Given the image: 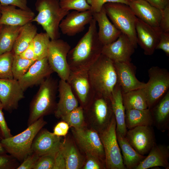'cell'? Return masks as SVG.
Instances as JSON below:
<instances>
[{
  "label": "cell",
  "mask_w": 169,
  "mask_h": 169,
  "mask_svg": "<svg viewBox=\"0 0 169 169\" xmlns=\"http://www.w3.org/2000/svg\"><path fill=\"white\" fill-rule=\"evenodd\" d=\"M89 24L87 31L68 53L71 72L88 71L102 54L104 45L98 37L96 22L93 18Z\"/></svg>",
  "instance_id": "cell-1"
},
{
  "label": "cell",
  "mask_w": 169,
  "mask_h": 169,
  "mask_svg": "<svg viewBox=\"0 0 169 169\" xmlns=\"http://www.w3.org/2000/svg\"><path fill=\"white\" fill-rule=\"evenodd\" d=\"M95 95L110 99L117 83L114 63L102 54L88 70Z\"/></svg>",
  "instance_id": "cell-2"
},
{
  "label": "cell",
  "mask_w": 169,
  "mask_h": 169,
  "mask_svg": "<svg viewBox=\"0 0 169 169\" xmlns=\"http://www.w3.org/2000/svg\"><path fill=\"white\" fill-rule=\"evenodd\" d=\"M58 84L57 80L50 76L40 84L30 104L28 126L40 118L54 112L57 104Z\"/></svg>",
  "instance_id": "cell-3"
},
{
  "label": "cell",
  "mask_w": 169,
  "mask_h": 169,
  "mask_svg": "<svg viewBox=\"0 0 169 169\" xmlns=\"http://www.w3.org/2000/svg\"><path fill=\"white\" fill-rule=\"evenodd\" d=\"M35 7L38 14L32 22L41 26L51 40L59 38V24L69 12L60 7L59 0H37Z\"/></svg>",
  "instance_id": "cell-4"
},
{
  "label": "cell",
  "mask_w": 169,
  "mask_h": 169,
  "mask_svg": "<svg viewBox=\"0 0 169 169\" xmlns=\"http://www.w3.org/2000/svg\"><path fill=\"white\" fill-rule=\"evenodd\" d=\"M47 124L42 117L23 131L14 136L3 138L0 141L7 153L18 161L22 162L33 153L32 145L36 135Z\"/></svg>",
  "instance_id": "cell-5"
},
{
  "label": "cell",
  "mask_w": 169,
  "mask_h": 169,
  "mask_svg": "<svg viewBox=\"0 0 169 169\" xmlns=\"http://www.w3.org/2000/svg\"><path fill=\"white\" fill-rule=\"evenodd\" d=\"M103 6L112 23L129 38L136 48V24L138 18L129 6L122 3H108Z\"/></svg>",
  "instance_id": "cell-6"
},
{
  "label": "cell",
  "mask_w": 169,
  "mask_h": 169,
  "mask_svg": "<svg viewBox=\"0 0 169 169\" xmlns=\"http://www.w3.org/2000/svg\"><path fill=\"white\" fill-rule=\"evenodd\" d=\"M84 110L91 127L99 133L108 126L114 115L110 99L98 95Z\"/></svg>",
  "instance_id": "cell-7"
},
{
  "label": "cell",
  "mask_w": 169,
  "mask_h": 169,
  "mask_svg": "<svg viewBox=\"0 0 169 169\" xmlns=\"http://www.w3.org/2000/svg\"><path fill=\"white\" fill-rule=\"evenodd\" d=\"M116 129V122L114 115L108 126L99 133L104 149L106 169H126L123 163Z\"/></svg>",
  "instance_id": "cell-8"
},
{
  "label": "cell",
  "mask_w": 169,
  "mask_h": 169,
  "mask_svg": "<svg viewBox=\"0 0 169 169\" xmlns=\"http://www.w3.org/2000/svg\"><path fill=\"white\" fill-rule=\"evenodd\" d=\"M149 79L144 88L148 109L154 107L169 88V72L165 68L152 66L148 71Z\"/></svg>",
  "instance_id": "cell-9"
},
{
  "label": "cell",
  "mask_w": 169,
  "mask_h": 169,
  "mask_svg": "<svg viewBox=\"0 0 169 169\" xmlns=\"http://www.w3.org/2000/svg\"><path fill=\"white\" fill-rule=\"evenodd\" d=\"M72 131L75 141L85 154L96 157L105 165L104 149L99 132L86 125L72 128Z\"/></svg>",
  "instance_id": "cell-10"
},
{
  "label": "cell",
  "mask_w": 169,
  "mask_h": 169,
  "mask_svg": "<svg viewBox=\"0 0 169 169\" xmlns=\"http://www.w3.org/2000/svg\"><path fill=\"white\" fill-rule=\"evenodd\" d=\"M71 47L67 42L59 38L50 41L47 58L50 67L60 79L67 81L70 70L67 59Z\"/></svg>",
  "instance_id": "cell-11"
},
{
  "label": "cell",
  "mask_w": 169,
  "mask_h": 169,
  "mask_svg": "<svg viewBox=\"0 0 169 169\" xmlns=\"http://www.w3.org/2000/svg\"><path fill=\"white\" fill-rule=\"evenodd\" d=\"M84 110L90 103L95 95L90 83L88 71L70 72L66 81Z\"/></svg>",
  "instance_id": "cell-12"
},
{
  "label": "cell",
  "mask_w": 169,
  "mask_h": 169,
  "mask_svg": "<svg viewBox=\"0 0 169 169\" xmlns=\"http://www.w3.org/2000/svg\"><path fill=\"white\" fill-rule=\"evenodd\" d=\"M125 138L139 153L145 155L156 144L151 126H137L127 130Z\"/></svg>",
  "instance_id": "cell-13"
},
{
  "label": "cell",
  "mask_w": 169,
  "mask_h": 169,
  "mask_svg": "<svg viewBox=\"0 0 169 169\" xmlns=\"http://www.w3.org/2000/svg\"><path fill=\"white\" fill-rule=\"evenodd\" d=\"M135 49L129 38L122 33L115 41L103 46L102 54L114 63L129 62Z\"/></svg>",
  "instance_id": "cell-14"
},
{
  "label": "cell",
  "mask_w": 169,
  "mask_h": 169,
  "mask_svg": "<svg viewBox=\"0 0 169 169\" xmlns=\"http://www.w3.org/2000/svg\"><path fill=\"white\" fill-rule=\"evenodd\" d=\"M24 92L18 80L0 79V101L5 110L11 112L17 109L24 97Z\"/></svg>",
  "instance_id": "cell-15"
},
{
  "label": "cell",
  "mask_w": 169,
  "mask_h": 169,
  "mask_svg": "<svg viewBox=\"0 0 169 169\" xmlns=\"http://www.w3.org/2000/svg\"><path fill=\"white\" fill-rule=\"evenodd\" d=\"M53 72L46 57L36 60L18 81L24 91L33 86L40 85Z\"/></svg>",
  "instance_id": "cell-16"
},
{
  "label": "cell",
  "mask_w": 169,
  "mask_h": 169,
  "mask_svg": "<svg viewBox=\"0 0 169 169\" xmlns=\"http://www.w3.org/2000/svg\"><path fill=\"white\" fill-rule=\"evenodd\" d=\"M137 44L145 54H153L155 50L161 33L159 28L153 27L138 18L136 24Z\"/></svg>",
  "instance_id": "cell-17"
},
{
  "label": "cell",
  "mask_w": 169,
  "mask_h": 169,
  "mask_svg": "<svg viewBox=\"0 0 169 169\" xmlns=\"http://www.w3.org/2000/svg\"><path fill=\"white\" fill-rule=\"evenodd\" d=\"M61 21L59 28L62 33L73 36L84 31L85 26L93 18V13L87 10L69 12Z\"/></svg>",
  "instance_id": "cell-18"
},
{
  "label": "cell",
  "mask_w": 169,
  "mask_h": 169,
  "mask_svg": "<svg viewBox=\"0 0 169 169\" xmlns=\"http://www.w3.org/2000/svg\"><path fill=\"white\" fill-rule=\"evenodd\" d=\"M117 84L122 93L144 88L146 83L139 81L136 76V67L132 63H114Z\"/></svg>",
  "instance_id": "cell-19"
},
{
  "label": "cell",
  "mask_w": 169,
  "mask_h": 169,
  "mask_svg": "<svg viewBox=\"0 0 169 169\" xmlns=\"http://www.w3.org/2000/svg\"><path fill=\"white\" fill-rule=\"evenodd\" d=\"M62 141L46 130L41 129L36 136L32 145V150L39 156L47 154L55 155L59 150Z\"/></svg>",
  "instance_id": "cell-20"
},
{
  "label": "cell",
  "mask_w": 169,
  "mask_h": 169,
  "mask_svg": "<svg viewBox=\"0 0 169 169\" xmlns=\"http://www.w3.org/2000/svg\"><path fill=\"white\" fill-rule=\"evenodd\" d=\"M59 100L54 112L57 118H61L79 106V102L67 83L60 79L58 82Z\"/></svg>",
  "instance_id": "cell-21"
},
{
  "label": "cell",
  "mask_w": 169,
  "mask_h": 169,
  "mask_svg": "<svg viewBox=\"0 0 169 169\" xmlns=\"http://www.w3.org/2000/svg\"><path fill=\"white\" fill-rule=\"evenodd\" d=\"M0 24L3 25L23 26L32 22L35 16L31 10L17 9L13 5L1 6Z\"/></svg>",
  "instance_id": "cell-22"
},
{
  "label": "cell",
  "mask_w": 169,
  "mask_h": 169,
  "mask_svg": "<svg viewBox=\"0 0 169 169\" xmlns=\"http://www.w3.org/2000/svg\"><path fill=\"white\" fill-rule=\"evenodd\" d=\"M128 5L136 16L148 24L159 28L161 10L151 5L144 0H137Z\"/></svg>",
  "instance_id": "cell-23"
},
{
  "label": "cell",
  "mask_w": 169,
  "mask_h": 169,
  "mask_svg": "<svg viewBox=\"0 0 169 169\" xmlns=\"http://www.w3.org/2000/svg\"><path fill=\"white\" fill-rule=\"evenodd\" d=\"M93 15L99 26V39L104 46L115 41L122 33L110 21L104 6L99 12L93 13Z\"/></svg>",
  "instance_id": "cell-24"
},
{
  "label": "cell",
  "mask_w": 169,
  "mask_h": 169,
  "mask_svg": "<svg viewBox=\"0 0 169 169\" xmlns=\"http://www.w3.org/2000/svg\"><path fill=\"white\" fill-rule=\"evenodd\" d=\"M169 146L156 144L151 149L147 156L135 169H147L161 166L169 168Z\"/></svg>",
  "instance_id": "cell-25"
},
{
  "label": "cell",
  "mask_w": 169,
  "mask_h": 169,
  "mask_svg": "<svg viewBox=\"0 0 169 169\" xmlns=\"http://www.w3.org/2000/svg\"><path fill=\"white\" fill-rule=\"evenodd\" d=\"M110 100L116 122V132L125 136L127 131L125 120V109L123 102L121 88L117 83L114 89Z\"/></svg>",
  "instance_id": "cell-26"
},
{
  "label": "cell",
  "mask_w": 169,
  "mask_h": 169,
  "mask_svg": "<svg viewBox=\"0 0 169 169\" xmlns=\"http://www.w3.org/2000/svg\"><path fill=\"white\" fill-rule=\"evenodd\" d=\"M153 125L164 132L169 128V91L152 108L150 109Z\"/></svg>",
  "instance_id": "cell-27"
},
{
  "label": "cell",
  "mask_w": 169,
  "mask_h": 169,
  "mask_svg": "<svg viewBox=\"0 0 169 169\" xmlns=\"http://www.w3.org/2000/svg\"><path fill=\"white\" fill-rule=\"evenodd\" d=\"M124 165L126 169H135L146 156L139 153L132 146L125 136L116 132Z\"/></svg>",
  "instance_id": "cell-28"
},
{
  "label": "cell",
  "mask_w": 169,
  "mask_h": 169,
  "mask_svg": "<svg viewBox=\"0 0 169 169\" xmlns=\"http://www.w3.org/2000/svg\"><path fill=\"white\" fill-rule=\"evenodd\" d=\"M60 149L64 158L66 169L82 168L85 159L72 140L67 139L63 141Z\"/></svg>",
  "instance_id": "cell-29"
},
{
  "label": "cell",
  "mask_w": 169,
  "mask_h": 169,
  "mask_svg": "<svg viewBox=\"0 0 169 169\" xmlns=\"http://www.w3.org/2000/svg\"><path fill=\"white\" fill-rule=\"evenodd\" d=\"M125 120L127 130L141 126H152L153 121L150 110H126Z\"/></svg>",
  "instance_id": "cell-30"
},
{
  "label": "cell",
  "mask_w": 169,
  "mask_h": 169,
  "mask_svg": "<svg viewBox=\"0 0 169 169\" xmlns=\"http://www.w3.org/2000/svg\"><path fill=\"white\" fill-rule=\"evenodd\" d=\"M37 33V28L31 22L22 26L12 51L19 55L29 45Z\"/></svg>",
  "instance_id": "cell-31"
},
{
  "label": "cell",
  "mask_w": 169,
  "mask_h": 169,
  "mask_svg": "<svg viewBox=\"0 0 169 169\" xmlns=\"http://www.w3.org/2000/svg\"><path fill=\"white\" fill-rule=\"evenodd\" d=\"M122 98L125 110L148 109L144 88L122 93Z\"/></svg>",
  "instance_id": "cell-32"
},
{
  "label": "cell",
  "mask_w": 169,
  "mask_h": 169,
  "mask_svg": "<svg viewBox=\"0 0 169 169\" xmlns=\"http://www.w3.org/2000/svg\"><path fill=\"white\" fill-rule=\"evenodd\" d=\"M22 26L3 25L0 33V54L12 51Z\"/></svg>",
  "instance_id": "cell-33"
},
{
  "label": "cell",
  "mask_w": 169,
  "mask_h": 169,
  "mask_svg": "<svg viewBox=\"0 0 169 169\" xmlns=\"http://www.w3.org/2000/svg\"><path fill=\"white\" fill-rule=\"evenodd\" d=\"M50 38L45 33H37L33 41V45L36 60L47 57Z\"/></svg>",
  "instance_id": "cell-34"
},
{
  "label": "cell",
  "mask_w": 169,
  "mask_h": 169,
  "mask_svg": "<svg viewBox=\"0 0 169 169\" xmlns=\"http://www.w3.org/2000/svg\"><path fill=\"white\" fill-rule=\"evenodd\" d=\"M36 61L26 59L19 55L13 54L12 64L13 79L18 80L25 74Z\"/></svg>",
  "instance_id": "cell-35"
},
{
  "label": "cell",
  "mask_w": 169,
  "mask_h": 169,
  "mask_svg": "<svg viewBox=\"0 0 169 169\" xmlns=\"http://www.w3.org/2000/svg\"><path fill=\"white\" fill-rule=\"evenodd\" d=\"M69 126L78 128L85 125L84 110L79 106L60 118Z\"/></svg>",
  "instance_id": "cell-36"
},
{
  "label": "cell",
  "mask_w": 169,
  "mask_h": 169,
  "mask_svg": "<svg viewBox=\"0 0 169 169\" xmlns=\"http://www.w3.org/2000/svg\"><path fill=\"white\" fill-rule=\"evenodd\" d=\"M13 56L12 51L0 54V79H13L12 72Z\"/></svg>",
  "instance_id": "cell-37"
},
{
  "label": "cell",
  "mask_w": 169,
  "mask_h": 169,
  "mask_svg": "<svg viewBox=\"0 0 169 169\" xmlns=\"http://www.w3.org/2000/svg\"><path fill=\"white\" fill-rule=\"evenodd\" d=\"M60 7L66 11L74 10L79 12L89 10L90 6L87 0H59Z\"/></svg>",
  "instance_id": "cell-38"
},
{
  "label": "cell",
  "mask_w": 169,
  "mask_h": 169,
  "mask_svg": "<svg viewBox=\"0 0 169 169\" xmlns=\"http://www.w3.org/2000/svg\"><path fill=\"white\" fill-rule=\"evenodd\" d=\"M55 155L47 154L40 156L33 169H53Z\"/></svg>",
  "instance_id": "cell-39"
},
{
  "label": "cell",
  "mask_w": 169,
  "mask_h": 169,
  "mask_svg": "<svg viewBox=\"0 0 169 169\" xmlns=\"http://www.w3.org/2000/svg\"><path fill=\"white\" fill-rule=\"evenodd\" d=\"M18 161L10 154H0V169H17L19 165Z\"/></svg>",
  "instance_id": "cell-40"
},
{
  "label": "cell",
  "mask_w": 169,
  "mask_h": 169,
  "mask_svg": "<svg viewBox=\"0 0 169 169\" xmlns=\"http://www.w3.org/2000/svg\"><path fill=\"white\" fill-rule=\"evenodd\" d=\"M84 165L82 169H106L105 165L96 157L90 155H86Z\"/></svg>",
  "instance_id": "cell-41"
},
{
  "label": "cell",
  "mask_w": 169,
  "mask_h": 169,
  "mask_svg": "<svg viewBox=\"0 0 169 169\" xmlns=\"http://www.w3.org/2000/svg\"><path fill=\"white\" fill-rule=\"evenodd\" d=\"M88 3L90 6V10L93 13L99 12L104 5L108 3H119L129 5L126 0H87Z\"/></svg>",
  "instance_id": "cell-42"
},
{
  "label": "cell",
  "mask_w": 169,
  "mask_h": 169,
  "mask_svg": "<svg viewBox=\"0 0 169 169\" xmlns=\"http://www.w3.org/2000/svg\"><path fill=\"white\" fill-rule=\"evenodd\" d=\"M156 49L162 50L169 56V33H161Z\"/></svg>",
  "instance_id": "cell-43"
},
{
  "label": "cell",
  "mask_w": 169,
  "mask_h": 169,
  "mask_svg": "<svg viewBox=\"0 0 169 169\" xmlns=\"http://www.w3.org/2000/svg\"><path fill=\"white\" fill-rule=\"evenodd\" d=\"M161 10L159 28L162 32L169 33V5Z\"/></svg>",
  "instance_id": "cell-44"
},
{
  "label": "cell",
  "mask_w": 169,
  "mask_h": 169,
  "mask_svg": "<svg viewBox=\"0 0 169 169\" xmlns=\"http://www.w3.org/2000/svg\"><path fill=\"white\" fill-rule=\"evenodd\" d=\"M39 157L36 154L33 152L23 160L16 169H33Z\"/></svg>",
  "instance_id": "cell-45"
},
{
  "label": "cell",
  "mask_w": 169,
  "mask_h": 169,
  "mask_svg": "<svg viewBox=\"0 0 169 169\" xmlns=\"http://www.w3.org/2000/svg\"><path fill=\"white\" fill-rule=\"evenodd\" d=\"M69 128V125L66 122L62 120L57 123L54 126L53 133L58 136H65L68 133Z\"/></svg>",
  "instance_id": "cell-46"
},
{
  "label": "cell",
  "mask_w": 169,
  "mask_h": 169,
  "mask_svg": "<svg viewBox=\"0 0 169 169\" xmlns=\"http://www.w3.org/2000/svg\"><path fill=\"white\" fill-rule=\"evenodd\" d=\"M2 109H0V130L3 138H7L13 136L11 130L8 126Z\"/></svg>",
  "instance_id": "cell-47"
},
{
  "label": "cell",
  "mask_w": 169,
  "mask_h": 169,
  "mask_svg": "<svg viewBox=\"0 0 169 169\" xmlns=\"http://www.w3.org/2000/svg\"><path fill=\"white\" fill-rule=\"evenodd\" d=\"M1 6L13 5L19 8L26 10L31 9L27 5V0H0Z\"/></svg>",
  "instance_id": "cell-48"
},
{
  "label": "cell",
  "mask_w": 169,
  "mask_h": 169,
  "mask_svg": "<svg viewBox=\"0 0 169 169\" xmlns=\"http://www.w3.org/2000/svg\"><path fill=\"white\" fill-rule=\"evenodd\" d=\"M53 169H66L64 158L60 149L55 156Z\"/></svg>",
  "instance_id": "cell-49"
},
{
  "label": "cell",
  "mask_w": 169,
  "mask_h": 169,
  "mask_svg": "<svg viewBox=\"0 0 169 169\" xmlns=\"http://www.w3.org/2000/svg\"><path fill=\"white\" fill-rule=\"evenodd\" d=\"M19 55L22 58L30 60H36L33 41Z\"/></svg>",
  "instance_id": "cell-50"
},
{
  "label": "cell",
  "mask_w": 169,
  "mask_h": 169,
  "mask_svg": "<svg viewBox=\"0 0 169 169\" xmlns=\"http://www.w3.org/2000/svg\"><path fill=\"white\" fill-rule=\"evenodd\" d=\"M152 6L162 10L169 5V0H144Z\"/></svg>",
  "instance_id": "cell-51"
},
{
  "label": "cell",
  "mask_w": 169,
  "mask_h": 169,
  "mask_svg": "<svg viewBox=\"0 0 169 169\" xmlns=\"http://www.w3.org/2000/svg\"><path fill=\"white\" fill-rule=\"evenodd\" d=\"M7 153L6 151L0 142V154H6Z\"/></svg>",
  "instance_id": "cell-52"
},
{
  "label": "cell",
  "mask_w": 169,
  "mask_h": 169,
  "mask_svg": "<svg viewBox=\"0 0 169 169\" xmlns=\"http://www.w3.org/2000/svg\"><path fill=\"white\" fill-rule=\"evenodd\" d=\"M3 139L1 132L0 130V141Z\"/></svg>",
  "instance_id": "cell-53"
},
{
  "label": "cell",
  "mask_w": 169,
  "mask_h": 169,
  "mask_svg": "<svg viewBox=\"0 0 169 169\" xmlns=\"http://www.w3.org/2000/svg\"><path fill=\"white\" fill-rule=\"evenodd\" d=\"M3 25L0 24V33L2 30Z\"/></svg>",
  "instance_id": "cell-54"
},
{
  "label": "cell",
  "mask_w": 169,
  "mask_h": 169,
  "mask_svg": "<svg viewBox=\"0 0 169 169\" xmlns=\"http://www.w3.org/2000/svg\"><path fill=\"white\" fill-rule=\"evenodd\" d=\"M129 3L130 2L137 0H126Z\"/></svg>",
  "instance_id": "cell-55"
},
{
  "label": "cell",
  "mask_w": 169,
  "mask_h": 169,
  "mask_svg": "<svg viewBox=\"0 0 169 169\" xmlns=\"http://www.w3.org/2000/svg\"><path fill=\"white\" fill-rule=\"evenodd\" d=\"M0 109H3V105L1 104V101H0Z\"/></svg>",
  "instance_id": "cell-56"
},
{
  "label": "cell",
  "mask_w": 169,
  "mask_h": 169,
  "mask_svg": "<svg viewBox=\"0 0 169 169\" xmlns=\"http://www.w3.org/2000/svg\"><path fill=\"white\" fill-rule=\"evenodd\" d=\"M1 5L0 3V18L1 17Z\"/></svg>",
  "instance_id": "cell-57"
}]
</instances>
